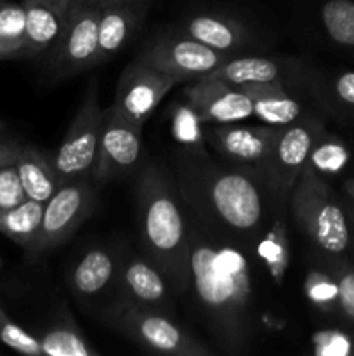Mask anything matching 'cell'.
<instances>
[{"instance_id":"6da1fadb","label":"cell","mask_w":354,"mask_h":356,"mask_svg":"<svg viewBox=\"0 0 354 356\" xmlns=\"http://www.w3.org/2000/svg\"><path fill=\"white\" fill-rule=\"evenodd\" d=\"M187 211V209H186ZM187 291L198 318L219 350L243 355L257 336L252 250L212 232L187 212Z\"/></svg>"},{"instance_id":"7a4b0ae2","label":"cell","mask_w":354,"mask_h":356,"mask_svg":"<svg viewBox=\"0 0 354 356\" xmlns=\"http://www.w3.org/2000/svg\"><path fill=\"white\" fill-rule=\"evenodd\" d=\"M169 172L191 216L252 252L278 209L288 207L278 204L259 169L231 163L208 152L176 149Z\"/></svg>"},{"instance_id":"3957f363","label":"cell","mask_w":354,"mask_h":356,"mask_svg":"<svg viewBox=\"0 0 354 356\" xmlns=\"http://www.w3.org/2000/svg\"><path fill=\"white\" fill-rule=\"evenodd\" d=\"M135 214L144 256L165 275L176 294H184L189 282V221L170 172L160 163H148L139 172Z\"/></svg>"},{"instance_id":"277c9868","label":"cell","mask_w":354,"mask_h":356,"mask_svg":"<svg viewBox=\"0 0 354 356\" xmlns=\"http://www.w3.org/2000/svg\"><path fill=\"white\" fill-rule=\"evenodd\" d=\"M288 212L321 254L340 256L349 249V219L326 179L302 169L288 197Z\"/></svg>"},{"instance_id":"5b68a950","label":"cell","mask_w":354,"mask_h":356,"mask_svg":"<svg viewBox=\"0 0 354 356\" xmlns=\"http://www.w3.org/2000/svg\"><path fill=\"white\" fill-rule=\"evenodd\" d=\"M111 327L151 353L170 356H212L214 348L180 325L172 313L117 301L106 313Z\"/></svg>"},{"instance_id":"8992f818","label":"cell","mask_w":354,"mask_h":356,"mask_svg":"<svg viewBox=\"0 0 354 356\" xmlns=\"http://www.w3.org/2000/svg\"><path fill=\"white\" fill-rule=\"evenodd\" d=\"M176 28L226 56L269 52L271 37L259 24L222 7L189 9Z\"/></svg>"},{"instance_id":"52a82bcc","label":"cell","mask_w":354,"mask_h":356,"mask_svg":"<svg viewBox=\"0 0 354 356\" xmlns=\"http://www.w3.org/2000/svg\"><path fill=\"white\" fill-rule=\"evenodd\" d=\"M101 6L94 0H76L68 9L65 30L45 56V70L52 82L71 79L97 66Z\"/></svg>"},{"instance_id":"ba28073f","label":"cell","mask_w":354,"mask_h":356,"mask_svg":"<svg viewBox=\"0 0 354 356\" xmlns=\"http://www.w3.org/2000/svg\"><path fill=\"white\" fill-rule=\"evenodd\" d=\"M103 120L104 108H101L97 82L94 80L90 82L61 145L51 156L59 186L69 181L90 177L99 149Z\"/></svg>"},{"instance_id":"9c48e42d","label":"cell","mask_w":354,"mask_h":356,"mask_svg":"<svg viewBox=\"0 0 354 356\" xmlns=\"http://www.w3.org/2000/svg\"><path fill=\"white\" fill-rule=\"evenodd\" d=\"M135 58L172 76L177 83H189L210 75L229 56L172 28L148 38Z\"/></svg>"},{"instance_id":"30bf717a","label":"cell","mask_w":354,"mask_h":356,"mask_svg":"<svg viewBox=\"0 0 354 356\" xmlns=\"http://www.w3.org/2000/svg\"><path fill=\"white\" fill-rule=\"evenodd\" d=\"M97 190L99 188L92 177H82L61 184L44 204L40 232L33 245L28 249V254L40 256L68 242L96 211Z\"/></svg>"},{"instance_id":"8fae6325","label":"cell","mask_w":354,"mask_h":356,"mask_svg":"<svg viewBox=\"0 0 354 356\" xmlns=\"http://www.w3.org/2000/svg\"><path fill=\"white\" fill-rule=\"evenodd\" d=\"M323 131V124L314 115L280 129L273 149L260 169L278 204L288 205L292 188Z\"/></svg>"},{"instance_id":"7c38bea8","label":"cell","mask_w":354,"mask_h":356,"mask_svg":"<svg viewBox=\"0 0 354 356\" xmlns=\"http://www.w3.org/2000/svg\"><path fill=\"white\" fill-rule=\"evenodd\" d=\"M142 127L125 120L113 106L104 108L99 149L90 177L97 188L134 172L141 162Z\"/></svg>"},{"instance_id":"4fadbf2b","label":"cell","mask_w":354,"mask_h":356,"mask_svg":"<svg viewBox=\"0 0 354 356\" xmlns=\"http://www.w3.org/2000/svg\"><path fill=\"white\" fill-rule=\"evenodd\" d=\"M177 86L172 76L135 58L121 72L115 92L113 110L130 124L142 127L160 106L163 97Z\"/></svg>"},{"instance_id":"5bb4252c","label":"cell","mask_w":354,"mask_h":356,"mask_svg":"<svg viewBox=\"0 0 354 356\" xmlns=\"http://www.w3.org/2000/svg\"><path fill=\"white\" fill-rule=\"evenodd\" d=\"M280 134V127L266 124H205L207 145L217 156L238 165L262 169Z\"/></svg>"},{"instance_id":"9a60e30c","label":"cell","mask_w":354,"mask_h":356,"mask_svg":"<svg viewBox=\"0 0 354 356\" xmlns=\"http://www.w3.org/2000/svg\"><path fill=\"white\" fill-rule=\"evenodd\" d=\"M120 270H118V301L146 308L162 309L172 313V296L176 292L170 287L165 275L144 252H134L130 249H120Z\"/></svg>"},{"instance_id":"2e32d148","label":"cell","mask_w":354,"mask_h":356,"mask_svg":"<svg viewBox=\"0 0 354 356\" xmlns=\"http://www.w3.org/2000/svg\"><path fill=\"white\" fill-rule=\"evenodd\" d=\"M118 247L89 245L69 268V291L85 305H96L104 298H111L115 305L118 301Z\"/></svg>"},{"instance_id":"e0dca14e","label":"cell","mask_w":354,"mask_h":356,"mask_svg":"<svg viewBox=\"0 0 354 356\" xmlns=\"http://www.w3.org/2000/svg\"><path fill=\"white\" fill-rule=\"evenodd\" d=\"M183 96L196 108L205 124H239L253 118L252 97L245 87L215 76L186 83Z\"/></svg>"},{"instance_id":"ac0fdd59","label":"cell","mask_w":354,"mask_h":356,"mask_svg":"<svg viewBox=\"0 0 354 356\" xmlns=\"http://www.w3.org/2000/svg\"><path fill=\"white\" fill-rule=\"evenodd\" d=\"M305 65L294 56H271L267 52H250V54L229 56L215 72L208 76L226 80L235 86L245 83L285 82L304 86Z\"/></svg>"},{"instance_id":"d6986e66","label":"cell","mask_w":354,"mask_h":356,"mask_svg":"<svg viewBox=\"0 0 354 356\" xmlns=\"http://www.w3.org/2000/svg\"><path fill=\"white\" fill-rule=\"evenodd\" d=\"M153 0H117L101 6L97 66L120 54L144 24Z\"/></svg>"},{"instance_id":"ffe728a7","label":"cell","mask_w":354,"mask_h":356,"mask_svg":"<svg viewBox=\"0 0 354 356\" xmlns=\"http://www.w3.org/2000/svg\"><path fill=\"white\" fill-rule=\"evenodd\" d=\"M245 90L252 97L253 118L259 124L271 127H287L305 117H311L307 103L302 94L307 92L304 86L285 82L245 83Z\"/></svg>"},{"instance_id":"44dd1931","label":"cell","mask_w":354,"mask_h":356,"mask_svg":"<svg viewBox=\"0 0 354 356\" xmlns=\"http://www.w3.org/2000/svg\"><path fill=\"white\" fill-rule=\"evenodd\" d=\"M26 14L23 58H45L65 30L68 9L45 0H21Z\"/></svg>"},{"instance_id":"7402d4cb","label":"cell","mask_w":354,"mask_h":356,"mask_svg":"<svg viewBox=\"0 0 354 356\" xmlns=\"http://www.w3.org/2000/svg\"><path fill=\"white\" fill-rule=\"evenodd\" d=\"M253 256L262 263L271 282L283 287L292 261L290 235H288V207L278 209L267 228L253 245Z\"/></svg>"},{"instance_id":"603a6c76","label":"cell","mask_w":354,"mask_h":356,"mask_svg":"<svg viewBox=\"0 0 354 356\" xmlns=\"http://www.w3.org/2000/svg\"><path fill=\"white\" fill-rule=\"evenodd\" d=\"M304 87L316 103L332 113H354V72H318L307 65Z\"/></svg>"},{"instance_id":"cb8c5ba5","label":"cell","mask_w":354,"mask_h":356,"mask_svg":"<svg viewBox=\"0 0 354 356\" xmlns=\"http://www.w3.org/2000/svg\"><path fill=\"white\" fill-rule=\"evenodd\" d=\"M26 198L45 202L58 191L59 181L51 159L33 146H21L14 162Z\"/></svg>"},{"instance_id":"d4e9b609","label":"cell","mask_w":354,"mask_h":356,"mask_svg":"<svg viewBox=\"0 0 354 356\" xmlns=\"http://www.w3.org/2000/svg\"><path fill=\"white\" fill-rule=\"evenodd\" d=\"M169 127L177 149L194 153L207 152L208 145L205 138L203 118L184 96L170 103Z\"/></svg>"},{"instance_id":"484cf974","label":"cell","mask_w":354,"mask_h":356,"mask_svg":"<svg viewBox=\"0 0 354 356\" xmlns=\"http://www.w3.org/2000/svg\"><path fill=\"white\" fill-rule=\"evenodd\" d=\"M37 337L44 356H99L68 313Z\"/></svg>"},{"instance_id":"4316f807","label":"cell","mask_w":354,"mask_h":356,"mask_svg":"<svg viewBox=\"0 0 354 356\" xmlns=\"http://www.w3.org/2000/svg\"><path fill=\"white\" fill-rule=\"evenodd\" d=\"M42 218L44 204L26 198L21 204L0 212V233L28 250L37 240Z\"/></svg>"},{"instance_id":"83f0119b","label":"cell","mask_w":354,"mask_h":356,"mask_svg":"<svg viewBox=\"0 0 354 356\" xmlns=\"http://www.w3.org/2000/svg\"><path fill=\"white\" fill-rule=\"evenodd\" d=\"M26 14L23 2L3 0L0 6V61L23 58Z\"/></svg>"},{"instance_id":"f1b7e54d","label":"cell","mask_w":354,"mask_h":356,"mask_svg":"<svg viewBox=\"0 0 354 356\" xmlns=\"http://www.w3.org/2000/svg\"><path fill=\"white\" fill-rule=\"evenodd\" d=\"M319 23L333 44L354 47V0H326L319 7Z\"/></svg>"},{"instance_id":"f546056e","label":"cell","mask_w":354,"mask_h":356,"mask_svg":"<svg viewBox=\"0 0 354 356\" xmlns=\"http://www.w3.org/2000/svg\"><path fill=\"white\" fill-rule=\"evenodd\" d=\"M347 160H349V152H347L346 145L323 131L309 152L304 169L326 179V177L339 174L347 165Z\"/></svg>"},{"instance_id":"4dcf8cb0","label":"cell","mask_w":354,"mask_h":356,"mask_svg":"<svg viewBox=\"0 0 354 356\" xmlns=\"http://www.w3.org/2000/svg\"><path fill=\"white\" fill-rule=\"evenodd\" d=\"M304 292L309 301L321 312L339 309V289L333 275L323 268H309L304 280Z\"/></svg>"},{"instance_id":"1f68e13d","label":"cell","mask_w":354,"mask_h":356,"mask_svg":"<svg viewBox=\"0 0 354 356\" xmlns=\"http://www.w3.org/2000/svg\"><path fill=\"white\" fill-rule=\"evenodd\" d=\"M0 343L21 355L44 356L38 337L17 325L0 306Z\"/></svg>"},{"instance_id":"d6a6232c","label":"cell","mask_w":354,"mask_h":356,"mask_svg":"<svg viewBox=\"0 0 354 356\" xmlns=\"http://www.w3.org/2000/svg\"><path fill=\"white\" fill-rule=\"evenodd\" d=\"M328 271L333 275L339 289V309L347 320L354 322V268L346 266L337 256H328Z\"/></svg>"},{"instance_id":"836d02e7","label":"cell","mask_w":354,"mask_h":356,"mask_svg":"<svg viewBox=\"0 0 354 356\" xmlns=\"http://www.w3.org/2000/svg\"><path fill=\"white\" fill-rule=\"evenodd\" d=\"M26 200L16 165H7L0 169V212L14 207Z\"/></svg>"},{"instance_id":"e575fe53","label":"cell","mask_w":354,"mask_h":356,"mask_svg":"<svg viewBox=\"0 0 354 356\" xmlns=\"http://www.w3.org/2000/svg\"><path fill=\"white\" fill-rule=\"evenodd\" d=\"M312 353L318 356H344L351 353V341L335 330H319L312 336Z\"/></svg>"},{"instance_id":"d590c367","label":"cell","mask_w":354,"mask_h":356,"mask_svg":"<svg viewBox=\"0 0 354 356\" xmlns=\"http://www.w3.org/2000/svg\"><path fill=\"white\" fill-rule=\"evenodd\" d=\"M19 149L21 145H17L12 139L0 136V169L7 165H12L16 162Z\"/></svg>"},{"instance_id":"8d00e7d4","label":"cell","mask_w":354,"mask_h":356,"mask_svg":"<svg viewBox=\"0 0 354 356\" xmlns=\"http://www.w3.org/2000/svg\"><path fill=\"white\" fill-rule=\"evenodd\" d=\"M45 2L54 3V6L62 7V9H69V6H71V3H75L76 0H45Z\"/></svg>"},{"instance_id":"74e56055","label":"cell","mask_w":354,"mask_h":356,"mask_svg":"<svg viewBox=\"0 0 354 356\" xmlns=\"http://www.w3.org/2000/svg\"><path fill=\"white\" fill-rule=\"evenodd\" d=\"M344 188H346L347 195H349V197L354 200V179L353 181H347V183L344 184Z\"/></svg>"},{"instance_id":"f35d334b","label":"cell","mask_w":354,"mask_h":356,"mask_svg":"<svg viewBox=\"0 0 354 356\" xmlns=\"http://www.w3.org/2000/svg\"><path fill=\"white\" fill-rule=\"evenodd\" d=\"M96 3H99V6H106V3H111V2H117V0H94Z\"/></svg>"},{"instance_id":"ab89813d","label":"cell","mask_w":354,"mask_h":356,"mask_svg":"<svg viewBox=\"0 0 354 356\" xmlns=\"http://www.w3.org/2000/svg\"><path fill=\"white\" fill-rule=\"evenodd\" d=\"M2 2H3V0H0V6H2Z\"/></svg>"},{"instance_id":"60d3db41","label":"cell","mask_w":354,"mask_h":356,"mask_svg":"<svg viewBox=\"0 0 354 356\" xmlns=\"http://www.w3.org/2000/svg\"><path fill=\"white\" fill-rule=\"evenodd\" d=\"M0 266H2V259H0Z\"/></svg>"}]
</instances>
